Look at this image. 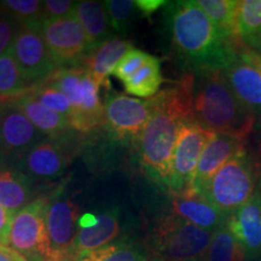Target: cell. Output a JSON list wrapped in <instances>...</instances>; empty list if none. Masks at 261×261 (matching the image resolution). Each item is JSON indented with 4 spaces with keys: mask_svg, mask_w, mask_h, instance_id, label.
I'll return each mask as SVG.
<instances>
[{
    "mask_svg": "<svg viewBox=\"0 0 261 261\" xmlns=\"http://www.w3.org/2000/svg\"><path fill=\"white\" fill-rule=\"evenodd\" d=\"M194 73H188L173 87L151 97L152 114L138 138L142 166L152 180L169 188L172 160L180 126L194 119L192 114Z\"/></svg>",
    "mask_w": 261,
    "mask_h": 261,
    "instance_id": "1",
    "label": "cell"
},
{
    "mask_svg": "<svg viewBox=\"0 0 261 261\" xmlns=\"http://www.w3.org/2000/svg\"><path fill=\"white\" fill-rule=\"evenodd\" d=\"M166 17L173 50L191 73L223 70L237 56L242 40L224 35L196 2L168 3Z\"/></svg>",
    "mask_w": 261,
    "mask_h": 261,
    "instance_id": "2",
    "label": "cell"
},
{
    "mask_svg": "<svg viewBox=\"0 0 261 261\" xmlns=\"http://www.w3.org/2000/svg\"><path fill=\"white\" fill-rule=\"evenodd\" d=\"M192 114L205 129L244 140L256 123V117L231 90L223 70L194 73Z\"/></svg>",
    "mask_w": 261,
    "mask_h": 261,
    "instance_id": "3",
    "label": "cell"
},
{
    "mask_svg": "<svg viewBox=\"0 0 261 261\" xmlns=\"http://www.w3.org/2000/svg\"><path fill=\"white\" fill-rule=\"evenodd\" d=\"M44 84L56 87L69 99L73 107V115L69 119L71 128L86 133L104 125L100 87L87 68H61Z\"/></svg>",
    "mask_w": 261,
    "mask_h": 261,
    "instance_id": "4",
    "label": "cell"
},
{
    "mask_svg": "<svg viewBox=\"0 0 261 261\" xmlns=\"http://www.w3.org/2000/svg\"><path fill=\"white\" fill-rule=\"evenodd\" d=\"M256 187L252 159L244 151L225 163L200 195L223 213L230 215L250 200Z\"/></svg>",
    "mask_w": 261,
    "mask_h": 261,
    "instance_id": "5",
    "label": "cell"
},
{
    "mask_svg": "<svg viewBox=\"0 0 261 261\" xmlns=\"http://www.w3.org/2000/svg\"><path fill=\"white\" fill-rule=\"evenodd\" d=\"M213 232L203 230L194 224L167 215L161 218L156 226L154 242L163 259L182 261L204 257L211 246Z\"/></svg>",
    "mask_w": 261,
    "mask_h": 261,
    "instance_id": "6",
    "label": "cell"
},
{
    "mask_svg": "<svg viewBox=\"0 0 261 261\" xmlns=\"http://www.w3.org/2000/svg\"><path fill=\"white\" fill-rule=\"evenodd\" d=\"M215 133L205 129L195 119L188 120L180 126L172 160L171 195H181L192 191V184L197 165L205 145Z\"/></svg>",
    "mask_w": 261,
    "mask_h": 261,
    "instance_id": "7",
    "label": "cell"
},
{
    "mask_svg": "<svg viewBox=\"0 0 261 261\" xmlns=\"http://www.w3.org/2000/svg\"><path fill=\"white\" fill-rule=\"evenodd\" d=\"M46 249L44 261H73L79 210L62 192L47 198Z\"/></svg>",
    "mask_w": 261,
    "mask_h": 261,
    "instance_id": "8",
    "label": "cell"
},
{
    "mask_svg": "<svg viewBox=\"0 0 261 261\" xmlns=\"http://www.w3.org/2000/svg\"><path fill=\"white\" fill-rule=\"evenodd\" d=\"M37 27L57 65L79 64L87 56L86 34L75 15L42 19Z\"/></svg>",
    "mask_w": 261,
    "mask_h": 261,
    "instance_id": "9",
    "label": "cell"
},
{
    "mask_svg": "<svg viewBox=\"0 0 261 261\" xmlns=\"http://www.w3.org/2000/svg\"><path fill=\"white\" fill-rule=\"evenodd\" d=\"M48 197H39L16 212L6 246L22 255L44 257L46 249V207Z\"/></svg>",
    "mask_w": 261,
    "mask_h": 261,
    "instance_id": "10",
    "label": "cell"
},
{
    "mask_svg": "<svg viewBox=\"0 0 261 261\" xmlns=\"http://www.w3.org/2000/svg\"><path fill=\"white\" fill-rule=\"evenodd\" d=\"M11 52L31 89L44 84L58 69L37 25H22Z\"/></svg>",
    "mask_w": 261,
    "mask_h": 261,
    "instance_id": "11",
    "label": "cell"
},
{
    "mask_svg": "<svg viewBox=\"0 0 261 261\" xmlns=\"http://www.w3.org/2000/svg\"><path fill=\"white\" fill-rule=\"evenodd\" d=\"M151 114V99L113 94L104 103V125L117 139L139 138Z\"/></svg>",
    "mask_w": 261,
    "mask_h": 261,
    "instance_id": "12",
    "label": "cell"
},
{
    "mask_svg": "<svg viewBox=\"0 0 261 261\" xmlns=\"http://www.w3.org/2000/svg\"><path fill=\"white\" fill-rule=\"evenodd\" d=\"M44 137L17 107L4 106L0 112V165L15 163Z\"/></svg>",
    "mask_w": 261,
    "mask_h": 261,
    "instance_id": "13",
    "label": "cell"
},
{
    "mask_svg": "<svg viewBox=\"0 0 261 261\" xmlns=\"http://www.w3.org/2000/svg\"><path fill=\"white\" fill-rule=\"evenodd\" d=\"M120 232L119 210L100 214H84L77 221V233L73 248V261H80L97 250L109 246Z\"/></svg>",
    "mask_w": 261,
    "mask_h": 261,
    "instance_id": "14",
    "label": "cell"
},
{
    "mask_svg": "<svg viewBox=\"0 0 261 261\" xmlns=\"http://www.w3.org/2000/svg\"><path fill=\"white\" fill-rule=\"evenodd\" d=\"M69 154L57 140H41L15 162L29 180H54L63 174Z\"/></svg>",
    "mask_w": 261,
    "mask_h": 261,
    "instance_id": "15",
    "label": "cell"
},
{
    "mask_svg": "<svg viewBox=\"0 0 261 261\" xmlns=\"http://www.w3.org/2000/svg\"><path fill=\"white\" fill-rule=\"evenodd\" d=\"M226 225L246 254L247 261H261V182L250 200L228 215Z\"/></svg>",
    "mask_w": 261,
    "mask_h": 261,
    "instance_id": "16",
    "label": "cell"
},
{
    "mask_svg": "<svg viewBox=\"0 0 261 261\" xmlns=\"http://www.w3.org/2000/svg\"><path fill=\"white\" fill-rule=\"evenodd\" d=\"M246 144L247 140L244 139L215 133L201 155L195 173L192 191L200 194L225 163L246 151Z\"/></svg>",
    "mask_w": 261,
    "mask_h": 261,
    "instance_id": "17",
    "label": "cell"
},
{
    "mask_svg": "<svg viewBox=\"0 0 261 261\" xmlns=\"http://www.w3.org/2000/svg\"><path fill=\"white\" fill-rule=\"evenodd\" d=\"M238 52V51H237ZM231 90L250 113L261 121V73L240 56L223 69Z\"/></svg>",
    "mask_w": 261,
    "mask_h": 261,
    "instance_id": "18",
    "label": "cell"
},
{
    "mask_svg": "<svg viewBox=\"0 0 261 261\" xmlns=\"http://www.w3.org/2000/svg\"><path fill=\"white\" fill-rule=\"evenodd\" d=\"M171 210L175 217L211 232L226 224L228 218L207 198L194 191L172 195Z\"/></svg>",
    "mask_w": 261,
    "mask_h": 261,
    "instance_id": "19",
    "label": "cell"
},
{
    "mask_svg": "<svg viewBox=\"0 0 261 261\" xmlns=\"http://www.w3.org/2000/svg\"><path fill=\"white\" fill-rule=\"evenodd\" d=\"M133 48V44L120 38H112L99 47L87 55L83 63L90 70L94 80L100 86H109V76L114 74L116 65L127 52Z\"/></svg>",
    "mask_w": 261,
    "mask_h": 261,
    "instance_id": "20",
    "label": "cell"
},
{
    "mask_svg": "<svg viewBox=\"0 0 261 261\" xmlns=\"http://www.w3.org/2000/svg\"><path fill=\"white\" fill-rule=\"evenodd\" d=\"M10 104L17 107L31 120L33 125L46 137L55 138L64 135V132L71 128L69 119L67 116L48 109L33 96L31 91Z\"/></svg>",
    "mask_w": 261,
    "mask_h": 261,
    "instance_id": "21",
    "label": "cell"
},
{
    "mask_svg": "<svg viewBox=\"0 0 261 261\" xmlns=\"http://www.w3.org/2000/svg\"><path fill=\"white\" fill-rule=\"evenodd\" d=\"M75 17L83 25L89 44V52H93L103 42L112 39L110 37V22L104 3L84 0L77 2L74 12Z\"/></svg>",
    "mask_w": 261,
    "mask_h": 261,
    "instance_id": "22",
    "label": "cell"
},
{
    "mask_svg": "<svg viewBox=\"0 0 261 261\" xmlns=\"http://www.w3.org/2000/svg\"><path fill=\"white\" fill-rule=\"evenodd\" d=\"M32 197L31 180L17 168L0 165V204L6 210L18 212Z\"/></svg>",
    "mask_w": 261,
    "mask_h": 261,
    "instance_id": "23",
    "label": "cell"
},
{
    "mask_svg": "<svg viewBox=\"0 0 261 261\" xmlns=\"http://www.w3.org/2000/svg\"><path fill=\"white\" fill-rule=\"evenodd\" d=\"M31 90L10 48L0 57V104L8 106Z\"/></svg>",
    "mask_w": 261,
    "mask_h": 261,
    "instance_id": "24",
    "label": "cell"
},
{
    "mask_svg": "<svg viewBox=\"0 0 261 261\" xmlns=\"http://www.w3.org/2000/svg\"><path fill=\"white\" fill-rule=\"evenodd\" d=\"M161 62L158 57L151 58L140 69L123 83L126 92L138 97L151 98L159 92L162 84Z\"/></svg>",
    "mask_w": 261,
    "mask_h": 261,
    "instance_id": "25",
    "label": "cell"
},
{
    "mask_svg": "<svg viewBox=\"0 0 261 261\" xmlns=\"http://www.w3.org/2000/svg\"><path fill=\"white\" fill-rule=\"evenodd\" d=\"M204 261H247L244 250L228 230L226 224L213 232Z\"/></svg>",
    "mask_w": 261,
    "mask_h": 261,
    "instance_id": "26",
    "label": "cell"
},
{
    "mask_svg": "<svg viewBox=\"0 0 261 261\" xmlns=\"http://www.w3.org/2000/svg\"><path fill=\"white\" fill-rule=\"evenodd\" d=\"M197 5L227 38L238 39L234 34V16L237 2L233 0H197Z\"/></svg>",
    "mask_w": 261,
    "mask_h": 261,
    "instance_id": "27",
    "label": "cell"
},
{
    "mask_svg": "<svg viewBox=\"0 0 261 261\" xmlns=\"http://www.w3.org/2000/svg\"><path fill=\"white\" fill-rule=\"evenodd\" d=\"M261 31V0H242L237 2L234 16V34L236 38L253 37Z\"/></svg>",
    "mask_w": 261,
    "mask_h": 261,
    "instance_id": "28",
    "label": "cell"
},
{
    "mask_svg": "<svg viewBox=\"0 0 261 261\" xmlns=\"http://www.w3.org/2000/svg\"><path fill=\"white\" fill-rule=\"evenodd\" d=\"M0 9L21 25H38L44 19L42 2L39 0H4Z\"/></svg>",
    "mask_w": 261,
    "mask_h": 261,
    "instance_id": "29",
    "label": "cell"
},
{
    "mask_svg": "<svg viewBox=\"0 0 261 261\" xmlns=\"http://www.w3.org/2000/svg\"><path fill=\"white\" fill-rule=\"evenodd\" d=\"M110 28L117 34H125L132 23L136 4L133 0H108L104 2Z\"/></svg>",
    "mask_w": 261,
    "mask_h": 261,
    "instance_id": "30",
    "label": "cell"
},
{
    "mask_svg": "<svg viewBox=\"0 0 261 261\" xmlns=\"http://www.w3.org/2000/svg\"><path fill=\"white\" fill-rule=\"evenodd\" d=\"M145 259L143 253L132 244L114 243L90 254L80 261H144Z\"/></svg>",
    "mask_w": 261,
    "mask_h": 261,
    "instance_id": "31",
    "label": "cell"
},
{
    "mask_svg": "<svg viewBox=\"0 0 261 261\" xmlns=\"http://www.w3.org/2000/svg\"><path fill=\"white\" fill-rule=\"evenodd\" d=\"M31 93L48 109L67 116L68 119H70L73 115V107H71L69 99L56 87L50 86L47 84H41L32 89Z\"/></svg>",
    "mask_w": 261,
    "mask_h": 261,
    "instance_id": "32",
    "label": "cell"
},
{
    "mask_svg": "<svg viewBox=\"0 0 261 261\" xmlns=\"http://www.w3.org/2000/svg\"><path fill=\"white\" fill-rule=\"evenodd\" d=\"M150 58H151V55L146 54V52L142 50H138V48H132L119 62L113 75H115L117 79L125 83L133 74L137 73Z\"/></svg>",
    "mask_w": 261,
    "mask_h": 261,
    "instance_id": "33",
    "label": "cell"
},
{
    "mask_svg": "<svg viewBox=\"0 0 261 261\" xmlns=\"http://www.w3.org/2000/svg\"><path fill=\"white\" fill-rule=\"evenodd\" d=\"M22 25L0 9V57L11 48Z\"/></svg>",
    "mask_w": 261,
    "mask_h": 261,
    "instance_id": "34",
    "label": "cell"
},
{
    "mask_svg": "<svg viewBox=\"0 0 261 261\" xmlns=\"http://www.w3.org/2000/svg\"><path fill=\"white\" fill-rule=\"evenodd\" d=\"M77 2L71 0H45L42 2L44 8V19L63 18L74 15Z\"/></svg>",
    "mask_w": 261,
    "mask_h": 261,
    "instance_id": "35",
    "label": "cell"
},
{
    "mask_svg": "<svg viewBox=\"0 0 261 261\" xmlns=\"http://www.w3.org/2000/svg\"><path fill=\"white\" fill-rule=\"evenodd\" d=\"M14 215V212L6 210L0 204V243L2 244H6V241H8L10 226H11Z\"/></svg>",
    "mask_w": 261,
    "mask_h": 261,
    "instance_id": "36",
    "label": "cell"
},
{
    "mask_svg": "<svg viewBox=\"0 0 261 261\" xmlns=\"http://www.w3.org/2000/svg\"><path fill=\"white\" fill-rule=\"evenodd\" d=\"M237 54L243 61H246L249 64L254 65V67H255L256 69L261 73V55L256 54L255 51L250 50V48H248L246 45H244L243 41H241Z\"/></svg>",
    "mask_w": 261,
    "mask_h": 261,
    "instance_id": "37",
    "label": "cell"
},
{
    "mask_svg": "<svg viewBox=\"0 0 261 261\" xmlns=\"http://www.w3.org/2000/svg\"><path fill=\"white\" fill-rule=\"evenodd\" d=\"M136 8L140 10L143 15H152L155 11L166 4V2L163 0H136L135 2Z\"/></svg>",
    "mask_w": 261,
    "mask_h": 261,
    "instance_id": "38",
    "label": "cell"
},
{
    "mask_svg": "<svg viewBox=\"0 0 261 261\" xmlns=\"http://www.w3.org/2000/svg\"><path fill=\"white\" fill-rule=\"evenodd\" d=\"M0 261H29L27 257L19 254L18 252L0 243Z\"/></svg>",
    "mask_w": 261,
    "mask_h": 261,
    "instance_id": "39",
    "label": "cell"
},
{
    "mask_svg": "<svg viewBox=\"0 0 261 261\" xmlns=\"http://www.w3.org/2000/svg\"><path fill=\"white\" fill-rule=\"evenodd\" d=\"M253 162V167H254V172H255V177H256V181L261 182V138L259 142H257V145L255 150H254L253 155L250 156Z\"/></svg>",
    "mask_w": 261,
    "mask_h": 261,
    "instance_id": "40",
    "label": "cell"
},
{
    "mask_svg": "<svg viewBox=\"0 0 261 261\" xmlns=\"http://www.w3.org/2000/svg\"><path fill=\"white\" fill-rule=\"evenodd\" d=\"M244 42V45L250 50L255 51L256 54L261 55V31L257 33V34L253 35V37L247 38L242 40Z\"/></svg>",
    "mask_w": 261,
    "mask_h": 261,
    "instance_id": "41",
    "label": "cell"
},
{
    "mask_svg": "<svg viewBox=\"0 0 261 261\" xmlns=\"http://www.w3.org/2000/svg\"><path fill=\"white\" fill-rule=\"evenodd\" d=\"M144 261H165V259L161 256H152V257H146Z\"/></svg>",
    "mask_w": 261,
    "mask_h": 261,
    "instance_id": "42",
    "label": "cell"
},
{
    "mask_svg": "<svg viewBox=\"0 0 261 261\" xmlns=\"http://www.w3.org/2000/svg\"><path fill=\"white\" fill-rule=\"evenodd\" d=\"M182 261H204V257H196V259H189V260H182Z\"/></svg>",
    "mask_w": 261,
    "mask_h": 261,
    "instance_id": "43",
    "label": "cell"
},
{
    "mask_svg": "<svg viewBox=\"0 0 261 261\" xmlns=\"http://www.w3.org/2000/svg\"><path fill=\"white\" fill-rule=\"evenodd\" d=\"M2 109H3V106H2V104H0V112H2Z\"/></svg>",
    "mask_w": 261,
    "mask_h": 261,
    "instance_id": "44",
    "label": "cell"
}]
</instances>
